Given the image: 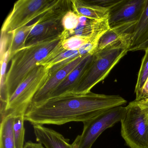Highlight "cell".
<instances>
[{
    "label": "cell",
    "instance_id": "cell-1",
    "mask_svg": "<svg viewBox=\"0 0 148 148\" xmlns=\"http://www.w3.org/2000/svg\"><path fill=\"white\" fill-rule=\"evenodd\" d=\"M127 101L119 95L68 93L36 105H31L25 120L34 125H61L72 122H86L103 112L121 106Z\"/></svg>",
    "mask_w": 148,
    "mask_h": 148
},
{
    "label": "cell",
    "instance_id": "cell-2",
    "mask_svg": "<svg viewBox=\"0 0 148 148\" xmlns=\"http://www.w3.org/2000/svg\"><path fill=\"white\" fill-rule=\"evenodd\" d=\"M66 32L59 36L25 47L17 51L11 59L6 76V88L8 100L18 86L29 73L64 38Z\"/></svg>",
    "mask_w": 148,
    "mask_h": 148
},
{
    "label": "cell",
    "instance_id": "cell-3",
    "mask_svg": "<svg viewBox=\"0 0 148 148\" xmlns=\"http://www.w3.org/2000/svg\"><path fill=\"white\" fill-rule=\"evenodd\" d=\"M130 40H121L92 54V59L73 93L85 94L103 80L129 51Z\"/></svg>",
    "mask_w": 148,
    "mask_h": 148
},
{
    "label": "cell",
    "instance_id": "cell-4",
    "mask_svg": "<svg viewBox=\"0 0 148 148\" xmlns=\"http://www.w3.org/2000/svg\"><path fill=\"white\" fill-rule=\"evenodd\" d=\"M49 77V69L36 66L18 86L8 101L4 116L25 114L39 90Z\"/></svg>",
    "mask_w": 148,
    "mask_h": 148
},
{
    "label": "cell",
    "instance_id": "cell-5",
    "mask_svg": "<svg viewBox=\"0 0 148 148\" xmlns=\"http://www.w3.org/2000/svg\"><path fill=\"white\" fill-rule=\"evenodd\" d=\"M126 107L121 121L122 137L130 148H148V108L136 100Z\"/></svg>",
    "mask_w": 148,
    "mask_h": 148
},
{
    "label": "cell",
    "instance_id": "cell-6",
    "mask_svg": "<svg viewBox=\"0 0 148 148\" xmlns=\"http://www.w3.org/2000/svg\"><path fill=\"white\" fill-rule=\"evenodd\" d=\"M60 0H19L4 21L1 33L8 34L27 25L53 8Z\"/></svg>",
    "mask_w": 148,
    "mask_h": 148
},
{
    "label": "cell",
    "instance_id": "cell-7",
    "mask_svg": "<svg viewBox=\"0 0 148 148\" xmlns=\"http://www.w3.org/2000/svg\"><path fill=\"white\" fill-rule=\"evenodd\" d=\"M126 112V106H117L83 123V132L76 137L73 143L74 148H91L101 133L118 122H121Z\"/></svg>",
    "mask_w": 148,
    "mask_h": 148
},
{
    "label": "cell",
    "instance_id": "cell-8",
    "mask_svg": "<svg viewBox=\"0 0 148 148\" xmlns=\"http://www.w3.org/2000/svg\"><path fill=\"white\" fill-rule=\"evenodd\" d=\"M66 13L45 15L39 18V22L37 21L34 23L35 25L27 38L25 47L28 46L62 34L64 31L62 26V19Z\"/></svg>",
    "mask_w": 148,
    "mask_h": 148
},
{
    "label": "cell",
    "instance_id": "cell-9",
    "mask_svg": "<svg viewBox=\"0 0 148 148\" xmlns=\"http://www.w3.org/2000/svg\"><path fill=\"white\" fill-rule=\"evenodd\" d=\"M145 0H121L109 10L110 28L125 23H137L143 11Z\"/></svg>",
    "mask_w": 148,
    "mask_h": 148
},
{
    "label": "cell",
    "instance_id": "cell-10",
    "mask_svg": "<svg viewBox=\"0 0 148 148\" xmlns=\"http://www.w3.org/2000/svg\"><path fill=\"white\" fill-rule=\"evenodd\" d=\"M87 55L78 56L67 65L49 76L47 82L34 96L31 105L38 104L47 100L52 92Z\"/></svg>",
    "mask_w": 148,
    "mask_h": 148
},
{
    "label": "cell",
    "instance_id": "cell-11",
    "mask_svg": "<svg viewBox=\"0 0 148 148\" xmlns=\"http://www.w3.org/2000/svg\"><path fill=\"white\" fill-rule=\"evenodd\" d=\"M79 17L78 25L73 32L67 34L68 38L78 36L92 40L99 39L102 34L110 29L108 19L97 20L84 16Z\"/></svg>",
    "mask_w": 148,
    "mask_h": 148
},
{
    "label": "cell",
    "instance_id": "cell-12",
    "mask_svg": "<svg viewBox=\"0 0 148 148\" xmlns=\"http://www.w3.org/2000/svg\"><path fill=\"white\" fill-rule=\"evenodd\" d=\"M92 59V55L89 54L86 56L52 92L49 99L73 93L79 83L83 74L90 66Z\"/></svg>",
    "mask_w": 148,
    "mask_h": 148
},
{
    "label": "cell",
    "instance_id": "cell-13",
    "mask_svg": "<svg viewBox=\"0 0 148 148\" xmlns=\"http://www.w3.org/2000/svg\"><path fill=\"white\" fill-rule=\"evenodd\" d=\"M136 23H125L107 30L99 38L93 54L118 41L126 40H130L131 34Z\"/></svg>",
    "mask_w": 148,
    "mask_h": 148
},
{
    "label": "cell",
    "instance_id": "cell-14",
    "mask_svg": "<svg viewBox=\"0 0 148 148\" xmlns=\"http://www.w3.org/2000/svg\"><path fill=\"white\" fill-rule=\"evenodd\" d=\"M33 128L37 142L46 148H74L69 140L52 129L41 125H34Z\"/></svg>",
    "mask_w": 148,
    "mask_h": 148
},
{
    "label": "cell",
    "instance_id": "cell-15",
    "mask_svg": "<svg viewBox=\"0 0 148 148\" xmlns=\"http://www.w3.org/2000/svg\"><path fill=\"white\" fill-rule=\"evenodd\" d=\"M72 10L79 16H84L91 19H108L109 10L89 3L86 1L71 0Z\"/></svg>",
    "mask_w": 148,
    "mask_h": 148
},
{
    "label": "cell",
    "instance_id": "cell-16",
    "mask_svg": "<svg viewBox=\"0 0 148 148\" xmlns=\"http://www.w3.org/2000/svg\"><path fill=\"white\" fill-rule=\"evenodd\" d=\"M148 39V0H145L142 15L131 34L128 51H133Z\"/></svg>",
    "mask_w": 148,
    "mask_h": 148
},
{
    "label": "cell",
    "instance_id": "cell-17",
    "mask_svg": "<svg viewBox=\"0 0 148 148\" xmlns=\"http://www.w3.org/2000/svg\"><path fill=\"white\" fill-rule=\"evenodd\" d=\"M35 24L27 25L16 29L8 33L9 34L8 51L9 61L15 53L25 47L26 40Z\"/></svg>",
    "mask_w": 148,
    "mask_h": 148
},
{
    "label": "cell",
    "instance_id": "cell-18",
    "mask_svg": "<svg viewBox=\"0 0 148 148\" xmlns=\"http://www.w3.org/2000/svg\"><path fill=\"white\" fill-rule=\"evenodd\" d=\"M14 116H8L1 120L0 148H16L13 125Z\"/></svg>",
    "mask_w": 148,
    "mask_h": 148
},
{
    "label": "cell",
    "instance_id": "cell-19",
    "mask_svg": "<svg viewBox=\"0 0 148 148\" xmlns=\"http://www.w3.org/2000/svg\"><path fill=\"white\" fill-rule=\"evenodd\" d=\"M25 116L23 114L14 117L13 130L16 148H23L25 145Z\"/></svg>",
    "mask_w": 148,
    "mask_h": 148
},
{
    "label": "cell",
    "instance_id": "cell-20",
    "mask_svg": "<svg viewBox=\"0 0 148 148\" xmlns=\"http://www.w3.org/2000/svg\"><path fill=\"white\" fill-rule=\"evenodd\" d=\"M145 51V54L142 60L135 87V92L136 95L140 92L148 78V49Z\"/></svg>",
    "mask_w": 148,
    "mask_h": 148
},
{
    "label": "cell",
    "instance_id": "cell-21",
    "mask_svg": "<svg viewBox=\"0 0 148 148\" xmlns=\"http://www.w3.org/2000/svg\"><path fill=\"white\" fill-rule=\"evenodd\" d=\"M93 40H95L78 36H71L64 39L62 45L66 50H78L83 45Z\"/></svg>",
    "mask_w": 148,
    "mask_h": 148
},
{
    "label": "cell",
    "instance_id": "cell-22",
    "mask_svg": "<svg viewBox=\"0 0 148 148\" xmlns=\"http://www.w3.org/2000/svg\"><path fill=\"white\" fill-rule=\"evenodd\" d=\"M79 16L73 10L67 12L63 16L62 25L64 31L70 33L77 27L79 23Z\"/></svg>",
    "mask_w": 148,
    "mask_h": 148
},
{
    "label": "cell",
    "instance_id": "cell-23",
    "mask_svg": "<svg viewBox=\"0 0 148 148\" xmlns=\"http://www.w3.org/2000/svg\"><path fill=\"white\" fill-rule=\"evenodd\" d=\"M121 1V0H95L88 1L87 2L92 5H96L110 10L119 3Z\"/></svg>",
    "mask_w": 148,
    "mask_h": 148
},
{
    "label": "cell",
    "instance_id": "cell-24",
    "mask_svg": "<svg viewBox=\"0 0 148 148\" xmlns=\"http://www.w3.org/2000/svg\"><path fill=\"white\" fill-rule=\"evenodd\" d=\"M9 34L1 33V60L2 59L8 50Z\"/></svg>",
    "mask_w": 148,
    "mask_h": 148
},
{
    "label": "cell",
    "instance_id": "cell-25",
    "mask_svg": "<svg viewBox=\"0 0 148 148\" xmlns=\"http://www.w3.org/2000/svg\"><path fill=\"white\" fill-rule=\"evenodd\" d=\"M148 99V78L140 92L136 95L135 100L137 102H142Z\"/></svg>",
    "mask_w": 148,
    "mask_h": 148
},
{
    "label": "cell",
    "instance_id": "cell-26",
    "mask_svg": "<svg viewBox=\"0 0 148 148\" xmlns=\"http://www.w3.org/2000/svg\"><path fill=\"white\" fill-rule=\"evenodd\" d=\"M23 148H46L43 146V145L40 143H35L33 142H27L25 144Z\"/></svg>",
    "mask_w": 148,
    "mask_h": 148
},
{
    "label": "cell",
    "instance_id": "cell-27",
    "mask_svg": "<svg viewBox=\"0 0 148 148\" xmlns=\"http://www.w3.org/2000/svg\"><path fill=\"white\" fill-rule=\"evenodd\" d=\"M148 49V39L144 43L139 45L138 47H136L132 51H140V50H144Z\"/></svg>",
    "mask_w": 148,
    "mask_h": 148
},
{
    "label": "cell",
    "instance_id": "cell-28",
    "mask_svg": "<svg viewBox=\"0 0 148 148\" xmlns=\"http://www.w3.org/2000/svg\"><path fill=\"white\" fill-rule=\"evenodd\" d=\"M140 104L142 105L143 106H145V107H147L148 108V99L147 100H145V101H142V102H138Z\"/></svg>",
    "mask_w": 148,
    "mask_h": 148
},
{
    "label": "cell",
    "instance_id": "cell-29",
    "mask_svg": "<svg viewBox=\"0 0 148 148\" xmlns=\"http://www.w3.org/2000/svg\"></svg>",
    "mask_w": 148,
    "mask_h": 148
}]
</instances>
